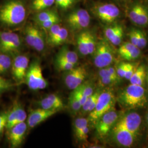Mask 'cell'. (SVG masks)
<instances>
[{
    "instance_id": "22",
    "label": "cell",
    "mask_w": 148,
    "mask_h": 148,
    "mask_svg": "<svg viewBox=\"0 0 148 148\" xmlns=\"http://www.w3.org/2000/svg\"><path fill=\"white\" fill-rule=\"evenodd\" d=\"M56 58L66 60L70 63L76 64L79 60L77 54L75 52L71 51L67 47H63L59 51Z\"/></svg>"
},
{
    "instance_id": "49",
    "label": "cell",
    "mask_w": 148,
    "mask_h": 148,
    "mask_svg": "<svg viewBox=\"0 0 148 148\" xmlns=\"http://www.w3.org/2000/svg\"><path fill=\"white\" fill-rule=\"evenodd\" d=\"M147 2H148V0H147Z\"/></svg>"
},
{
    "instance_id": "18",
    "label": "cell",
    "mask_w": 148,
    "mask_h": 148,
    "mask_svg": "<svg viewBox=\"0 0 148 148\" xmlns=\"http://www.w3.org/2000/svg\"><path fill=\"white\" fill-rule=\"evenodd\" d=\"M104 36L106 40L111 45L120 46L124 37V29L120 24H111L104 29Z\"/></svg>"
},
{
    "instance_id": "29",
    "label": "cell",
    "mask_w": 148,
    "mask_h": 148,
    "mask_svg": "<svg viewBox=\"0 0 148 148\" xmlns=\"http://www.w3.org/2000/svg\"><path fill=\"white\" fill-rule=\"evenodd\" d=\"M98 77H111L119 80L120 79L117 76L115 68L111 66V65L100 69L98 72Z\"/></svg>"
},
{
    "instance_id": "44",
    "label": "cell",
    "mask_w": 148,
    "mask_h": 148,
    "mask_svg": "<svg viewBox=\"0 0 148 148\" xmlns=\"http://www.w3.org/2000/svg\"><path fill=\"white\" fill-rule=\"evenodd\" d=\"M128 36L130 40V42L133 45L138 47L137 38L136 32V28H132L130 30L128 33Z\"/></svg>"
},
{
    "instance_id": "38",
    "label": "cell",
    "mask_w": 148,
    "mask_h": 148,
    "mask_svg": "<svg viewBox=\"0 0 148 148\" xmlns=\"http://www.w3.org/2000/svg\"><path fill=\"white\" fill-rule=\"evenodd\" d=\"M62 26L59 23L56 24L49 29L47 31V41L49 43L51 41L54 37L57 36L60 31Z\"/></svg>"
},
{
    "instance_id": "12",
    "label": "cell",
    "mask_w": 148,
    "mask_h": 148,
    "mask_svg": "<svg viewBox=\"0 0 148 148\" xmlns=\"http://www.w3.org/2000/svg\"><path fill=\"white\" fill-rule=\"evenodd\" d=\"M97 43L94 34L88 30L81 31L77 37L78 50L79 53L84 56L93 54Z\"/></svg>"
},
{
    "instance_id": "40",
    "label": "cell",
    "mask_w": 148,
    "mask_h": 148,
    "mask_svg": "<svg viewBox=\"0 0 148 148\" xmlns=\"http://www.w3.org/2000/svg\"><path fill=\"white\" fill-rule=\"evenodd\" d=\"M138 66L139 65L137 63H127V69L124 79L127 80H130Z\"/></svg>"
},
{
    "instance_id": "34",
    "label": "cell",
    "mask_w": 148,
    "mask_h": 148,
    "mask_svg": "<svg viewBox=\"0 0 148 148\" xmlns=\"http://www.w3.org/2000/svg\"><path fill=\"white\" fill-rule=\"evenodd\" d=\"M56 67L59 70L64 71H66L73 69L76 66L75 64L70 63L66 60L58 58H56Z\"/></svg>"
},
{
    "instance_id": "48",
    "label": "cell",
    "mask_w": 148,
    "mask_h": 148,
    "mask_svg": "<svg viewBox=\"0 0 148 148\" xmlns=\"http://www.w3.org/2000/svg\"><path fill=\"white\" fill-rule=\"evenodd\" d=\"M147 74H148V71H147Z\"/></svg>"
},
{
    "instance_id": "36",
    "label": "cell",
    "mask_w": 148,
    "mask_h": 148,
    "mask_svg": "<svg viewBox=\"0 0 148 148\" xmlns=\"http://www.w3.org/2000/svg\"><path fill=\"white\" fill-rule=\"evenodd\" d=\"M7 116L8 111H2L0 112V140L2 137L5 131L6 130Z\"/></svg>"
},
{
    "instance_id": "4",
    "label": "cell",
    "mask_w": 148,
    "mask_h": 148,
    "mask_svg": "<svg viewBox=\"0 0 148 148\" xmlns=\"http://www.w3.org/2000/svg\"><path fill=\"white\" fill-rule=\"evenodd\" d=\"M93 63L99 69L110 66L114 60V54L109 42L104 40L97 43L93 53Z\"/></svg>"
},
{
    "instance_id": "33",
    "label": "cell",
    "mask_w": 148,
    "mask_h": 148,
    "mask_svg": "<svg viewBox=\"0 0 148 148\" xmlns=\"http://www.w3.org/2000/svg\"><path fill=\"white\" fill-rule=\"evenodd\" d=\"M88 122V119L81 117L77 118L74 123V132L75 135H77L83 128L89 125Z\"/></svg>"
},
{
    "instance_id": "2",
    "label": "cell",
    "mask_w": 148,
    "mask_h": 148,
    "mask_svg": "<svg viewBox=\"0 0 148 148\" xmlns=\"http://www.w3.org/2000/svg\"><path fill=\"white\" fill-rule=\"evenodd\" d=\"M26 16V8L19 0H9L0 6V24L5 27L18 26Z\"/></svg>"
},
{
    "instance_id": "11",
    "label": "cell",
    "mask_w": 148,
    "mask_h": 148,
    "mask_svg": "<svg viewBox=\"0 0 148 148\" xmlns=\"http://www.w3.org/2000/svg\"><path fill=\"white\" fill-rule=\"evenodd\" d=\"M127 17L138 27L148 26V7L136 2L130 5L127 11Z\"/></svg>"
},
{
    "instance_id": "43",
    "label": "cell",
    "mask_w": 148,
    "mask_h": 148,
    "mask_svg": "<svg viewBox=\"0 0 148 148\" xmlns=\"http://www.w3.org/2000/svg\"><path fill=\"white\" fill-rule=\"evenodd\" d=\"M89 132L90 127L89 125H88L83 128L77 135H76V137L80 140H86L88 138Z\"/></svg>"
},
{
    "instance_id": "20",
    "label": "cell",
    "mask_w": 148,
    "mask_h": 148,
    "mask_svg": "<svg viewBox=\"0 0 148 148\" xmlns=\"http://www.w3.org/2000/svg\"><path fill=\"white\" fill-rule=\"evenodd\" d=\"M38 103L41 108L46 110L59 111L64 108V104L61 98L55 94L48 95L40 101Z\"/></svg>"
},
{
    "instance_id": "1",
    "label": "cell",
    "mask_w": 148,
    "mask_h": 148,
    "mask_svg": "<svg viewBox=\"0 0 148 148\" xmlns=\"http://www.w3.org/2000/svg\"><path fill=\"white\" fill-rule=\"evenodd\" d=\"M116 101L126 110L142 108L148 103V92L144 86L130 84L119 92Z\"/></svg>"
},
{
    "instance_id": "45",
    "label": "cell",
    "mask_w": 148,
    "mask_h": 148,
    "mask_svg": "<svg viewBox=\"0 0 148 148\" xmlns=\"http://www.w3.org/2000/svg\"><path fill=\"white\" fill-rule=\"evenodd\" d=\"M55 3L57 5L62 8H67L66 0H55Z\"/></svg>"
},
{
    "instance_id": "5",
    "label": "cell",
    "mask_w": 148,
    "mask_h": 148,
    "mask_svg": "<svg viewBox=\"0 0 148 148\" xmlns=\"http://www.w3.org/2000/svg\"><path fill=\"white\" fill-rule=\"evenodd\" d=\"M25 79L27 87L33 90H44L47 87V81L45 79L41 66L37 61L29 66Z\"/></svg>"
},
{
    "instance_id": "21",
    "label": "cell",
    "mask_w": 148,
    "mask_h": 148,
    "mask_svg": "<svg viewBox=\"0 0 148 148\" xmlns=\"http://www.w3.org/2000/svg\"><path fill=\"white\" fill-rule=\"evenodd\" d=\"M146 76L147 70L145 65H139L129 81L131 84L143 86L146 81Z\"/></svg>"
},
{
    "instance_id": "23",
    "label": "cell",
    "mask_w": 148,
    "mask_h": 148,
    "mask_svg": "<svg viewBox=\"0 0 148 148\" xmlns=\"http://www.w3.org/2000/svg\"><path fill=\"white\" fill-rule=\"evenodd\" d=\"M101 90H97L93 93L92 95H90L87 98L85 103L82 106L80 111H81L82 114H89L92 111L97 104L98 97L101 93Z\"/></svg>"
},
{
    "instance_id": "41",
    "label": "cell",
    "mask_w": 148,
    "mask_h": 148,
    "mask_svg": "<svg viewBox=\"0 0 148 148\" xmlns=\"http://www.w3.org/2000/svg\"><path fill=\"white\" fill-rule=\"evenodd\" d=\"M99 84L101 86H108L114 85L119 81V79H114L111 77H99Z\"/></svg>"
},
{
    "instance_id": "35",
    "label": "cell",
    "mask_w": 148,
    "mask_h": 148,
    "mask_svg": "<svg viewBox=\"0 0 148 148\" xmlns=\"http://www.w3.org/2000/svg\"><path fill=\"white\" fill-rule=\"evenodd\" d=\"M137 38L138 47L140 49L145 47L147 45V37L145 33L140 29L136 28Z\"/></svg>"
},
{
    "instance_id": "15",
    "label": "cell",
    "mask_w": 148,
    "mask_h": 148,
    "mask_svg": "<svg viewBox=\"0 0 148 148\" xmlns=\"http://www.w3.org/2000/svg\"><path fill=\"white\" fill-rule=\"evenodd\" d=\"M27 123L23 122L7 130V138L11 148H17L21 145L27 132Z\"/></svg>"
},
{
    "instance_id": "16",
    "label": "cell",
    "mask_w": 148,
    "mask_h": 148,
    "mask_svg": "<svg viewBox=\"0 0 148 148\" xmlns=\"http://www.w3.org/2000/svg\"><path fill=\"white\" fill-rule=\"evenodd\" d=\"M27 118V112L23 107L19 103L15 101L11 109L8 111L6 130L18 123L25 122Z\"/></svg>"
},
{
    "instance_id": "13",
    "label": "cell",
    "mask_w": 148,
    "mask_h": 148,
    "mask_svg": "<svg viewBox=\"0 0 148 148\" xmlns=\"http://www.w3.org/2000/svg\"><path fill=\"white\" fill-rule=\"evenodd\" d=\"M29 59L22 54H16L12 59L11 73L13 77L16 82H20L25 79L29 68Z\"/></svg>"
},
{
    "instance_id": "31",
    "label": "cell",
    "mask_w": 148,
    "mask_h": 148,
    "mask_svg": "<svg viewBox=\"0 0 148 148\" xmlns=\"http://www.w3.org/2000/svg\"><path fill=\"white\" fill-rule=\"evenodd\" d=\"M141 55V49L140 48L136 47L129 52L123 54L121 56V58L127 60V61H133L137 59Z\"/></svg>"
},
{
    "instance_id": "3",
    "label": "cell",
    "mask_w": 148,
    "mask_h": 148,
    "mask_svg": "<svg viewBox=\"0 0 148 148\" xmlns=\"http://www.w3.org/2000/svg\"><path fill=\"white\" fill-rule=\"evenodd\" d=\"M116 101V98L112 90L101 92L95 109L88 114V120L95 124L103 115L114 108Z\"/></svg>"
},
{
    "instance_id": "28",
    "label": "cell",
    "mask_w": 148,
    "mask_h": 148,
    "mask_svg": "<svg viewBox=\"0 0 148 148\" xmlns=\"http://www.w3.org/2000/svg\"><path fill=\"white\" fill-rule=\"evenodd\" d=\"M55 3V0H33L32 7L34 10L40 12L47 10L53 5Z\"/></svg>"
},
{
    "instance_id": "19",
    "label": "cell",
    "mask_w": 148,
    "mask_h": 148,
    "mask_svg": "<svg viewBox=\"0 0 148 148\" xmlns=\"http://www.w3.org/2000/svg\"><path fill=\"white\" fill-rule=\"evenodd\" d=\"M58 111L53 110H46L38 108L34 110L30 113L27 119V125L30 128H33L52 116Z\"/></svg>"
},
{
    "instance_id": "46",
    "label": "cell",
    "mask_w": 148,
    "mask_h": 148,
    "mask_svg": "<svg viewBox=\"0 0 148 148\" xmlns=\"http://www.w3.org/2000/svg\"><path fill=\"white\" fill-rule=\"evenodd\" d=\"M76 2V0H66V3L67 8L70 7V6L74 5V3Z\"/></svg>"
},
{
    "instance_id": "39",
    "label": "cell",
    "mask_w": 148,
    "mask_h": 148,
    "mask_svg": "<svg viewBox=\"0 0 148 148\" xmlns=\"http://www.w3.org/2000/svg\"><path fill=\"white\" fill-rule=\"evenodd\" d=\"M136 47H137V46H134L130 42L122 43L119 46V48L118 49V53H119V56H121L123 54L129 52L130 51H131V49H132Z\"/></svg>"
},
{
    "instance_id": "30",
    "label": "cell",
    "mask_w": 148,
    "mask_h": 148,
    "mask_svg": "<svg viewBox=\"0 0 148 148\" xmlns=\"http://www.w3.org/2000/svg\"><path fill=\"white\" fill-rule=\"evenodd\" d=\"M15 84L0 75V95L12 90Z\"/></svg>"
},
{
    "instance_id": "25",
    "label": "cell",
    "mask_w": 148,
    "mask_h": 148,
    "mask_svg": "<svg viewBox=\"0 0 148 148\" xmlns=\"http://www.w3.org/2000/svg\"><path fill=\"white\" fill-rule=\"evenodd\" d=\"M38 12V13L34 16V21L37 24L47 21L58 16L57 12L52 10H45Z\"/></svg>"
},
{
    "instance_id": "32",
    "label": "cell",
    "mask_w": 148,
    "mask_h": 148,
    "mask_svg": "<svg viewBox=\"0 0 148 148\" xmlns=\"http://www.w3.org/2000/svg\"><path fill=\"white\" fill-rule=\"evenodd\" d=\"M69 106L72 111L75 113L80 111L82 104L78 97L75 94L74 91L69 97Z\"/></svg>"
},
{
    "instance_id": "47",
    "label": "cell",
    "mask_w": 148,
    "mask_h": 148,
    "mask_svg": "<svg viewBox=\"0 0 148 148\" xmlns=\"http://www.w3.org/2000/svg\"><path fill=\"white\" fill-rule=\"evenodd\" d=\"M145 121H146V123H147V126L148 127V111L147 114H146V116H145Z\"/></svg>"
},
{
    "instance_id": "27",
    "label": "cell",
    "mask_w": 148,
    "mask_h": 148,
    "mask_svg": "<svg viewBox=\"0 0 148 148\" xmlns=\"http://www.w3.org/2000/svg\"><path fill=\"white\" fill-rule=\"evenodd\" d=\"M45 47V38L42 32L37 27L35 30V41L33 48L37 52H42Z\"/></svg>"
},
{
    "instance_id": "17",
    "label": "cell",
    "mask_w": 148,
    "mask_h": 148,
    "mask_svg": "<svg viewBox=\"0 0 148 148\" xmlns=\"http://www.w3.org/2000/svg\"><path fill=\"white\" fill-rule=\"evenodd\" d=\"M112 134L115 142L119 146L124 148H130L135 143L136 135L122 128L111 130Z\"/></svg>"
},
{
    "instance_id": "8",
    "label": "cell",
    "mask_w": 148,
    "mask_h": 148,
    "mask_svg": "<svg viewBox=\"0 0 148 148\" xmlns=\"http://www.w3.org/2000/svg\"><path fill=\"white\" fill-rule=\"evenodd\" d=\"M21 47V38L16 33L0 31V52L16 55L20 52Z\"/></svg>"
},
{
    "instance_id": "14",
    "label": "cell",
    "mask_w": 148,
    "mask_h": 148,
    "mask_svg": "<svg viewBox=\"0 0 148 148\" xmlns=\"http://www.w3.org/2000/svg\"><path fill=\"white\" fill-rule=\"evenodd\" d=\"M87 74V70L84 66L75 67L66 71L64 75V83L70 90H75L84 83Z\"/></svg>"
},
{
    "instance_id": "9",
    "label": "cell",
    "mask_w": 148,
    "mask_h": 148,
    "mask_svg": "<svg viewBox=\"0 0 148 148\" xmlns=\"http://www.w3.org/2000/svg\"><path fill=\"white\" fill-rule=\"evenodd\" d=\"M90 19L88 11L83 8H79L69 13L66 17V23L73 31L81 32L90 25Z\"/></svg>"
},
{
    "instance_id": "10",
    "label": "cell",
    "mask_w": 148,
    "mask_h": 148,
    "mask_svg": "<svg viewBox=\"0 0 148 148\" xmlns=\"http://www.w3.org/2000/svg\"><path fill=\"white\" fill-rule=\"evenodd\" d=\"M120 114L115 108L106 112L95 122V129L99 137L104 138L111 132Z\"/></svg>"
},
{
    "instance_id": "37",
    "label": "cell",
    "mask_w": 148,
    "mask_h": 148,
    "mask_svg": "<svg viewBox=\"0 0 148 148\" xmlns=\"http://www.w3.org/2000/svg\"><path fill=\"white\" fill-rule=\"evenodd\" d=\"M59 23H60V18L59 16H58L47 21L38 23L37 24L43 30L47 31L49 29H50L54 25Z\"/></svg>"
},
{
    "instance_id": "7",
    "label": "cell",
    "mask_w": 148,
    "mask_h": 148,
    "mask_svg": "<svg viewBox=\"0 0 148 148\" xmlns=\"http://www.w3.org/2000/svg\"><path fill=\"white\" fill-rule=\"evenodd\" d=\"M141 125L142 117L140 114L135 111H128L120 115L111 130L122 128L137 136L140 130Z\"/></svg>"
},
{
    "instance_id": "42",
    "label": "cell",
    "mask_w": 148,
    "mask_h": 148,
    "mask_svg": "<svg viewBox=\"0 0 148 148\" xmlns=\"http://www.w3.org/2000/svg\"><path fill=\"white\" fill-rule=\"evenodd\" d=\"M127 62H121L115 67L117 76L120 79L125 77L127 69Z\"/></svg>"
},
{
    "instance_id": "24",
    "label": "cell",
    "mask_w": 148,
    "mask_h": 148,
    "mask_svg": "<svg viewBox=\"0 0 148 148\" xmlns=\"http://www.w3.org/2000/svg\"><path fill=\"white\" fill-rule=\"evenodd\" d=\"M12 59L10 54L0 52V75H5L11 70Z\"/></svg>"
},
{
    "instance_id": "26",
    "label": "cell",
    "mask_w": 148,
    "mask_h": 148,
    "mask_svg": "<svg viewBox=\"0 0 148 148\" xmlns=\"http://www.w3.org/2000/svg\"><path fill=\"white\" fill-rule=\"evenodd\" d=\"M68 36L69 32L68 30L64 27H62L58 34L51 41L49 42V44L53 46H57L60 45L66 41Z\"/></svg>"
},
{
    "instance_id": "6",
    "label": "cell",
    "mask_w": 148,
    "mask_h": 148,
    "mask_svg": "<svg viewBox=\"0 0 148 148\" xmlns=\"http://www.w3.org/2000/svg\"><path fill=\"white\" fill-rule=\"evenodd\" d=\"M92 12L101 21L109 24H112L120 18V8L112 3H98L92 7Z\"/></svg>"
}]
</instances>
